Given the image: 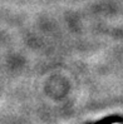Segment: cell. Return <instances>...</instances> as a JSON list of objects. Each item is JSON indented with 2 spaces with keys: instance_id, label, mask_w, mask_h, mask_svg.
<instances>
[{
  "instance_id": "obj_1",
  "label": "cell",
  "mask_w": 123,
  "mask_h": 124,
  "mask_svg": "<svg viewBox=\"0 0 123 124\" xmlns=\"http://www.w3.org/2000/svg\"><path fill=\"white\" fill-rule=\"evenodd\" d=\"M122 119L119 116H106V118L100 119L96 124H115V123H121Z\"/></svg>"
}]
</instances>
